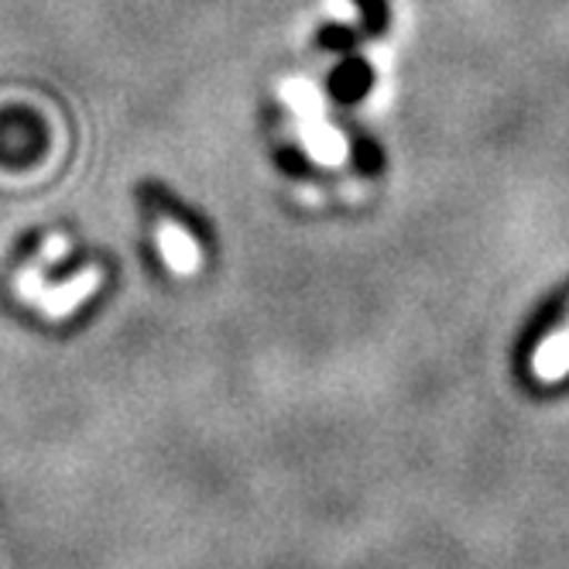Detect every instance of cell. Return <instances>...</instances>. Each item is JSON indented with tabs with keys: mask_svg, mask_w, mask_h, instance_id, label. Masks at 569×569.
Segmentation results:
<instances>
[{
	"mask_svg": "<svg viewBox=\"0 0 569 569\" xmlns=\"http://www.w3.org/2000/svg\"><path fill=\"white\" fill-rule=\"evenodd\" d=\"M161 251H166V261L176 268V271H182V274H189V271H196V264H199V251H196V243H192V237L182 230V227H176V223H169V227H161Z\"/></svg>",
	"mask_w": 569,
	"mask_h": 569,
	"instance_id": "4",
	"label": "cell"
},
{
	"mask_svg": "<svg viewBox=\"0 0 569 569\" xmlns=\"http://www.w3.org/2000/svg\"><path fill=\"white\" fill-rule=\"evenodd\" d=\"M532 375L546 385H556L569 375V322L549 333V340L532 353Z\"/></svg>",
	"mask_w": 569,
	"mask_h": 569,
	"instance_id": "2",
	"label": "cell"
},
{
	"mask_svg": "<svg viewBox=\"0 0 569 569\" xmlns=\"http://www.w3.org/2000/svg\"><path fill=\"white\" fill-rule=\"evenodd\" d=\"M357 166L368 176H375L381 169V154H378V148L371 141H357Z\"/></svg>",
	"mask_w": 569,
	"mask_h": 569,
	"instance_id": "7",
	"label": "cell"
},
{
	"mask_svg": "<svg viewBox=\"0 0 569 569\" xmlns=\"http://www.w3.org/2000/svg\"><path fill=\"white\" fill-rule=\"evenodd\" d=\"M93 289H97V271H87L83 278L62 284V289H56V292H42V296H38V302L46 306L49 316H66V312H72L79 302H83Z\"/></svg>",
	"mask_w": 569,
	"mask_h": 569,
	"instance_id": "3",
	"label": "cell"
},
{
	"mask_svg": "<svg viewBox=\"0 0 569 569\" xmlns=\"http://www.w3.org/2000/svg\"><path fill=\"white\" fill-rule=\"evenodd\" d=\"M371 83H375V69L368 59H360V56L343 59L330 76V90L340 103H357L360 97H368Z\"/></svg>",
	"mask_w": 569,
	"mask_h": 569,
	"instance_id": "1",
	"label": "cell"
},
{
	"mask_svg": "<svg viewBox=\"0 0 569 569\" xmlns=\"http://www.w3.org/2000/svg\"><path fill=\"white\" fill-rule=\"evenodd\" d=\"M360 31H353V28H343V24H327L319 34H316V46L319 49H330V52H347V49H353L357 42H360Z\"/></svg>",
	"mask_w": 569,
	"mask_h": 569,
	"instance_id": "5",
	"label": "cell"
},
{
	"mask_svg": "<svg viewBox=\"0 0 569 569\" xmlns=\"http://www.w3.org/2000/svg\"><path fill=\"white\" fill-rule=\"evenodd\" d=\"M360 4V14H363V31L371 34H381L388 28V4L385 0H357Z\"/></svg>",
	"mask_w": 569,
	"mask_h": 569,
	"instance_id": "6",
	"label": "cell"
}]
</instances>
